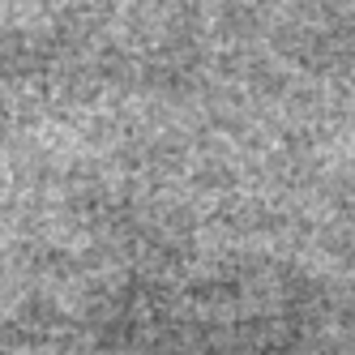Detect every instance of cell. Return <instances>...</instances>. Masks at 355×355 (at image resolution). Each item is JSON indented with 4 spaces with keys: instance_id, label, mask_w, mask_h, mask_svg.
<instances>
[]
</instances>
